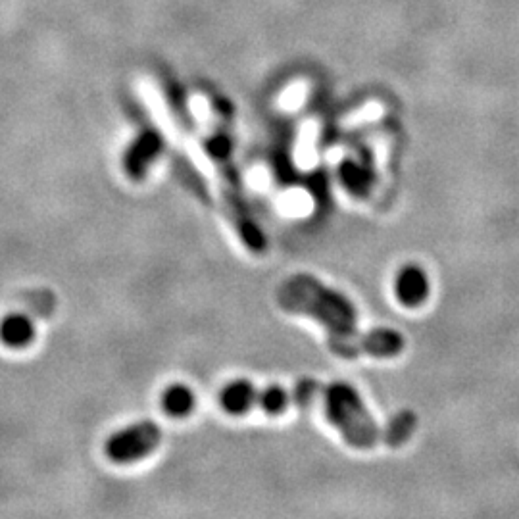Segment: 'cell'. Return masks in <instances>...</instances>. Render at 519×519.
Wrapping results in <instances>:
<instances>
[{
    "label": "cell",
    "instance_id": "1",
    "mask_svg": "<svg viewBox=\"0 0 519 519\" xmlns=\"http://www.w3.org/2000/svg\"><path fill=\"white\" fill-rule=\"evenodd\" d=\"M279 306L312 316L327 329V341L333 352L345 358L370 354L391 358L402 352L404 339L393 329H373L362 333L356 327V310L341 293L322 285L310 275H295L279 287Z\"/></svg>",
    "mask_w": 519,
    "mask_h": 519
},
{
    "label": "cell",
    "instance_id": "2",
    "mask_svg": "<svg viewBox=\"0 0 519 519\" xmlns=\"http://www.w3.org/2000/svg\"><path fill=\"white\" fill-rule=\"evenodd\" d=\"M208 152L216 164V170L220 175L222 185L223 204L229 212V218L235 225L239 237L243 243L254 252H262L266 248V237L258 229L256 222L252 220L248 212L247 202L241 191V179L233 166V152H231V141L223 133L222 127L216 125L208 135Z\"/></svg>",
    "mask_w": 519,
    "mask_h": 519
},
{
    "label": "cell",
    "instance_id": "3",
    "mask_svg": "<svg viewBox=\"0 0 519 519\" xmlns=\"http://www.w3.org/2000/svg\"><path fill=\"white\" fill-rule=\"evenodd\" d=\"M323 412L331 421L346 443L354 448H371L383 437V429L371 418L370 410L362 402L360 395L345 383H333L320 387Z\"/></svg>",
    "mask_w": 519,
    "mask_h": 519
},
{
    "label": "cell",
    "instance_id": "4",
    "mask_svg": "<svg viewBox=\"0 0 519 519\" xmlns=\"http://www.w3.org/2000/svg\"><path fill=\"white\" fill-rule=\"evenodd\" d=\"M162 441V431L152 421H141L112 435L104 450L106 456L116 464H133L149 456Z\"/></svg>",
    "mask_w": 519,
    "mask_h": 519
},
{
    "label": "cell",
    "instance_id": "5",
    "mask_svg": "<svg viewBox=\"0 0 519 519\" xmlns=\"http://www.w3.org/2000/svg\"><path fill=\"white\" fill-rule=\"evenodd\" d=\"M398 302L406 308H418L429 297V277L420 266H404L395 281Z\"/></svg>",
    "mask_w": 519,
    "mask_h": 519
},
{
    "label": "cell",
    "instance_id": "6",
    "mask_svg": "<svg viewBox=\"0 0 519 519\" xmlns=\"http://www.w3.org/2000/svg\"><path fill=\"white\" fill-rule=\"evenodd\" d=\"M160 149H162V143H160L158 135L149 133V135L141 137L137 141V145H133L125 156V172L129 173L133 179L143 177L149 170L150 164L160 154Z\"/></svg>",
    "mask_w": 519,
    "mask_h": 519
},
{
    "label": "cell",
    "instance_id": "7",
    "mask_svg": "<svg viewBox=\"0 0 519 519\" xmlns=\"http://www.w3.org/2000/svg\"><path fill=\"white\" fill-rule=\"evenodd\" d=\"M256 398H258V389L245 379H239V381L229 383L223 389L220 402L227 414L245 416L256 406Z\"/></svg>",
    "mask_w": 519,
    "mask_h": 519
},
{
    "label": "cell",
    "instance_id": "8",
    "mask_svg": "<svg viewBox=\"0 0 519 519\" xmlns=\"http://www.w3.org/2000/svg\"><path fill=\"white\" fill-rule=\"evenodd\" d=\"M35 339V325L20 312L8 314L0 320V341L10 348H24Z\"/></svg>",
    "mask_w": 519,
    "mask_h": 519
},
{
    "label": "cell",
    "instance_id": "9",
    "mask_svg": "<svg viewBox=\"0 0 519 519\" xmlns=\"http://www.w3.org/2000/svg\"><path fill=\"white\" fill-rule=\"evenodd\" d=\"M162 406L168 416L173 418H185L193 412L195 408V395L189 387L185 385H173L164 396H162Z\"/></svg>",
    "mask_w": 519,
    "mask_h": 519
},
{
    "label": "cell",
    "instance_id": "10",
    "mask_svg": "<svg viewBox=\"0 0 519 519\" xmlns=\"http://www.w3.org/2000/svg\"><path fill=\"white\" fill-rule=\"evenodd\" d=\"M291 404H293V391H287V389L277 387V385H272V387H268L264 391L258 389L256 406H260L270 416L283 414Z\"/></svg>",
    "mask_w": 519,
    "mask_h": 519
}]
</instances>
